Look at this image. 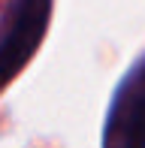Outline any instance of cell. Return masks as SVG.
<instances>
[{"label":"cell","instance_id":"cell-1","mask_svg":"<svg viewBox=\"0 0 145 148\" xmlns=\"http://www.w3.org/2000/svg\"><path fill=\"white\" fill-rule=\"evenodd\" d=\"M49 9L51 0H18L12 12V27L0 42V88L34 58V49L45 33Z\"/></svg>","mask_w":145,"mask_h":148},{"label":"cell","instance_id":"cell-2","mask_svg":"<svg viewBox=\"0 0 145 148\" xmlns=\"http://www.w3.org/2000/svg\"><path fill=\"white\" fill-rule=\"evenodd\" d=\"M118 124L124 148H145V88H136L124 97Z\"/></svg>","mask_w":145,"mask_h":148}]
</instances>
